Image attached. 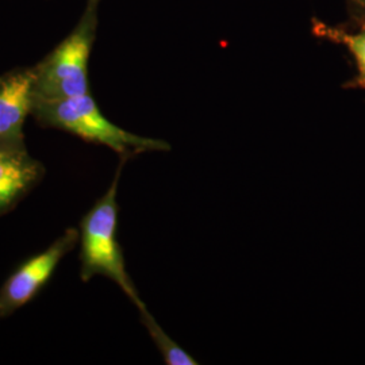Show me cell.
Listing matches in <instances>:
<instances>
[{"mask_svg":"<svg viewBox=\"0 0 365 365\" xmlns=\"http://www.w3.org/2000/svg\"><path fill=\"white\" fill-rule=\"evenodd\" d=\"M33 108L52 126L76 134L93 144L105 145L122 158L153 150H170L168 143L140 137L123 130L103 117L90 93L75 98L43 101L34 99Z\"/></svg>","mask_w":365,"mask_h":365,"instance_id":"2","label":"cell"},{"mask_svg":"<svg viewBox=\"0 0 365 365\" xmlns=\"http://www.w3.org/2000/svg\"><path fill=\"white\" fill-rule=\"evenodd\" d=\"M90 46V38L84 33L63 42L48 63L36 71L34 99L56 101L88 93Z\"/></svg>","mask_w":365,"mask_h":365,"instance_id":"3","label":"cell"},{"mask_svg":"<svg viewBox=\"0 0 365 365\" xmlns=\"http://www.w3.org/2000/svg\"><path fill=\"white\" fill-rule=\"evenodd\" d=\"M313 33L317 37L345 46L352 54L357 73L345 84L346 88L365 90V24H360V29L349 31L339 26H330L325 22L315 21Z\"/></svg>","mask_w":365,"mask_h":365,"instance_id":"7","label":"cell"},{"mask_svg":"<svg viewBox=\"0 0 365 365\" xmlns=\"http://www.w3.org/2000/svg\"><path fill=\"white\" fill-rule=\"evenodd\" d=\"M80 233L68 229L42 253L27 260L0 288V319L11 315L33 299L51 279L61 259L76 247Z\"/></svg>","mask_w":365,"mask_h":365,"instance_id":"4","label":"cell"},{"mask_svg":"<svg viewBox=\"0 0 365 365\" xmlns=\"http://www.w3.org/2000/svg\"><path fill=\"white\" fill-rule=\"evenodd\" d=\"M126 160L122 158L110 188L80 222V277L83 282H88L96 274L111 279L140 310L144 309V302L126 271L123 252L117 238L118 182Z\"/></svg>","mask_w":365,"mask_h":365,"instance_id":"1","label":"cell"},{"mask_svg":"<svg viewBox=\"0 0 365 365\" xmlns=\"http://www.w3.org/2000/svg\"><path fill=\"white\" fill-rule=\"evenodd\" d=\"M42 176L43 165L25 146H0V215L13 209Z\"/></svg>","mask_w":365,"mask_h":365,"instance_id":"6","label":"cell"},{"mask_svg":"<svg viewBox=\"0 0 365 365\" xmlns=\"http://www.w3.org/2000/svg\"><path fill=\"white\" fill-rule=\"evenodd\" d=\"M141 313V321L145 327L148 329L149 334L152 336L153 341L156 342L158 351L163 354L164 361L168 365H195L197 364L195 359L185 352L180 348L173 339L167 336V333L158 327L156 319L144 309H140Z\"/></svg>","mask_w":365,"mask_h":365,"instance_id":"8","label":"cell"},{"mask_svg":"<svg viewBox=\"0 0 365 365\" xmlns=\"http://www.w3.org/2000/svg\"><path fill=\"white\" fill-rule=\"evenodd\" d=\"M349 10L359 24H365V0H346Z\"/></svg>","mask_w":365,"mask_h":365,"instance_id":"9","label":"cell"},{"mask_svg":"<svg viewBox=\"0 0 365 365\" xmlns=\"http://www.w3.org/2000/svg\"><path fill=\"white\" fill-rule=\"evenodd\" d=\"M36 71L0 80V146H24V123L34 106Z\"/></svg>","mask_w":365,"mask_h":365,"instance_id":"5","label":"cell"}]
</instances>
